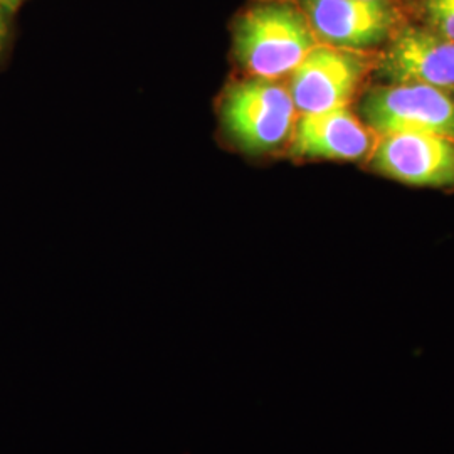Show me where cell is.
I'll return each instance as SVG.
<instances>
[{"instance_id": "9", "label": "cell", "mask_w": 454, "mask_h": 454, "mask_svg": "<svg viewBox=\"0 0 454 454\" xmlns=\"http://www.w3.org/2000/svg\"><path fill=\"white\" fill-rule=\"evenodd\" d=\"M426 27L454 43V0H421Z\"/></svg>"}, {"instance_id": "11", "label": "cell", "mask_w": 454, "mask_h": 454, "mask_svg": "<svg viewBox=\"0 0 454 454\" xmlns=\"http://www.w3.org/2000/svg\"><path fill=\"white\" fill-rule=\"evenodd\" d=\"M20 2H22V0H0L2 7H4L7 12H12V11H16Z\"/></svg>"}, {"instance_id": "1", "label": "cell", "mask_w": 454, "mask_h": 454, "mask_svg": "<svg viewBox=\"0 0 454 454\" xmlns=\"http://www.w3.org/2000/svg\"><path fill=\"white\" fill-rule=\"evenodd\" d=\"M318 39L294 0H260L234 20V59L249 76L279 80L292 74Z\"/></svg>"}, {"instance_id": "3", "label": "cell", "mask_w": 454, "mask_h": 454, "mask_svg": "<svg viewBox=\"0 0 454 454\" xmlns=\"http://www.w3.org/2000/svg\"><path fill=\"white\" fill-rule=\"evenodd\" d=\"M364 123L377 135L426 133L454 140V97L427 84H386L360 105Z\"/></svg>"}, {"instance_id": "6", "label": "cell", "mask_w": 454, "mask_h": 454, "mask_svg": "<svg viewBox=\"0 0 454 454\" xmlns=\"http://www.w3.org/2000/svg\"><path fill=\"white\" fill-rule=\"evenodd\" d=\"M377 58L380 78L389 84L454 88V43L429 27L403 26Z\"/></svg>"}, {"instance_id": "10", "label": "cell", "mask_w": 454, "mask_h": 454, "mask_svg": "<svg viewBox=\"0 0 454 454\" xmlns=\"http://www.w3.org/2000/svg\"><path fill=\"white\" fill-rule=\"evenodd\" d=\"M5 9L2 7V4H0V51L4 49V44H5V37H7V22H5Z\"/></svg>"}, {"instance_id": "2", "label": "cell", "mask_w": 454, "mask_h": 454, "mask_svg": "<svg viewBox=\"0 0 454 454\" xmlns=\"http://www.w3.org/2000/svg\"><path fill=\"white\" fill-rule=\"evenodd\" d=\"M221 129L247 155L278 152L292 140L296 106L290 90L268 78L231 82L219 101Z\"/></svg>"}, {"instance_id": "8", "label": "cell", "mask_w": 454, "mask_h": 454, "mask_svg": "<svg viewBox=\"0 0 454 454\" xmlns=\"http://www.w3.org/2000/svg\"><path fill=\"white\" fill-rule=\"evenodd\" d=\"M290 155L303 160H358L373 145V133L348 106L296 118Z\"/></svg>"}, {"instance_id": "7", "label": "cell", "mask_w": 454, "mask_h": 454, "mask_svg": "<svg viewBox=\"0 0 454 454\" xmlns=\"http://www.w3.org/2000/svg\"><path fill=\"white\" fill-rule=\"evenodd\" d=\"M372 167L382 176L418 187H454V140L426 133L380 137Z\"/></svg>"}, {"instance_id": "4", "label": "cell", "mask_w": 454, "mask_h": 454, "mask_svg": "<svg viewBox=\"0 0 454 454\" xmlns=\"http://www.w3.org/2000/svg\"><path fill=\"white\" fill-rule=\"evenodd\" d=\"M320 44L369 51L387 43L404 24L395 0H294Z\"/></svg>"}, {"instance_id": "5", "label": "cell", "mask_w": 454, "mask_h": 454, "mask_svg": "<svg viewBox=\"0 0 454 454\" xmlns=\"http://www.w3.org/2000/svg\"><path fill=\"white\" fill-rule=\"evenodd\" d=\"M367 51L317 44L293 69L290 95L300 114H320L348 106L372 66Z\"/></svg>"}]
</instances>
